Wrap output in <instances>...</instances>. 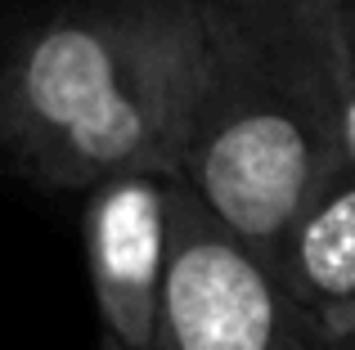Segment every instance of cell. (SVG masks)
<instances>
[{"instance_id": "obj_1", "label": "cell", "mask_w": 355, "mask_h": 350, "mask_svg": "<svg viewBox=\"0 0 355 350\" xmlns=\"http://www.w3.org/2000/svg\"><path fill=\"white\" fill-rule=\"evenodd\" d=\"M202 59V0H63L0 68V158L50 193L130 167L184 175Z\"/></svg>"}, {"instance_id": "obj_2", "label": "cell", "mask_w": 355, "mask_h": 350, "mask_svg": "<svg viewBox=\"0 0 355 350\" xmlns=\"http://www.w3.org/2000/svg\"><path fill=\"white\" fill-rule=\"evenodd\" d=\"M338 9L342 0H202L207 59L184 184L270 261L347 167Z\"/></svg>"}, {"instance_id": "obj_3", "label": "cell", "mask_w": 355, "mask_h": 350, "mask_svg": "<svg viewBox=\"0 0 355 350\" xmlns=\"http://www.w3.org/2000/svg\"><path fill=\"white\" fill-rule=\"evenodd\" d=\"M153 350H342L293 297L270 256L225 229L198 193L175 189L171 270Z\"/></svg>"}, {"instance_id": "obj_4", "label": "cell", "mask_w": 355, "mask_h": 350, "mask_svg": "<svg viewBox=\"0 0 355 350\" xmlns=\"http://www.w3.org/2000/svg\"><path fill=\"white\" fill-rule=\"evenodd\" d=\"M180 171L130 167L86 189L81 238H86L90 292L99 328L126 350H153L171 270V211Z\"/></svg>"}, {"instance_id": "obj_5", "label": "cell", "mask_w": 355, "mask_h": 350, "mask_svg": "<svg viewBox=\"0 0 355 350\" xmlns=\"http://www.w3.org/2000/svg\"><path fill=\"white\" fill-rule=\"evenodd\" d=\"M275 270L315 324L342 350H355V167L333 175L293 220L275 252Z\"/></svg>"}, {"instance_id": "obj_6", "label": "cell", "mask_w": 355, "mask_h": 350, "mask_svg": "<svg viewBox=\"0 0 355 350\" xmlns=\"http://www.w3.org/2000/svg\"><path fill=\"white\" fill-rule=\"evenodd\" d=\"M338 81H342V135H347V158L355 167V0H342L338 9Z\"/></svg>"}, {"instance_id": "obj_7", "label": "cell", "mask_w": 355, "mask_h": 350, "mask_svg": "<svg viewBox=\"0 0 355 350\" xmlns=\"http://www.w3.org/2000/svg\"><path fill=\"white\" fill-rule=\"evenodd\" d=\"M18 36H23V23H18L14 0H0V68H5V59H9V50H14Z\"/></svg>"}, {"instance_id": "obj_8", "label": "cell", "mask_w": 355, "mask_h": 350, "mask_svg": "<svg viewBox=\"0 0 355 350\" xmlns=\"http://www.w3.org/2000/svg\"><path fill=\"white\" fill-rule=\"evenodd\" d=\"M99 350H126V346H117L113 337H99Z\"/></svg>"}, {"instance_id": "obj_9", "label": "cell", "mask_w": 355, "mask_h": 350, "mask_svg": "<svg viewBox=\"0 0 355 350\" xmlns=\"http://www.w3.org/2000/svg\"><path fill=\"white\" fill-rule=\"evenodd\" d=\"M329 5H338V0H329Z\"/></svg>"}]
</instances>
